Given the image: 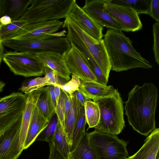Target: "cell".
I'll use <instances>...</instances> for the list:
<instances>
[{
	"label": "cell",
	"mask_w": 159,
	"mask_h": 159,
	"mask_svg": "<svg viewBox=\"0 0 159 159\" xmlns=\"http://www.w3.org/2000/svg\"><path fill=\"white\" fill-rule=\"evenodd\" d=\"M65 61L70 73L78 77L82 82H98L88 65L85 56L74 46L71 45L70 49L66 53Z\"/></svg>",
	"instance_id": "7c38bea8"
},
{
	"label": "cell",
	"mask_w": 159,
	"mask_h": 159,
	"mask_svg": "<svg viewBox=\"0 0 159 159\" xmlns=\"http://www.w3.org/2000/svg\"><path fill=\"white\" fill-rule=\"evenodd\" d=\"M3 0H0V18L1 17Z\"/></svg>",
	"instance_id": "f6af8a7d"
},
{
	"label": "cell",
	"mask_w": 159,
	"mask_h": 159,
	"mask_svg": "<svg viewBox=\"0 0 159 159\" xmlns=\"http://www.w3.org/2000/svg\"><path fill=\"white\" fill-rule=\"evenodd\" d=\"M22 118L0 135V159H17L22 152L18 149Z\"/></svg>",
	"instance_id": "5bb4252c"
},
{
	"label": "cell",
	"mask_w": 159,
	"mask_h": 159,
	"mask_svg": "<svg viewBox=\"0 0 159 159\" xmlns=\"http://www.w3.org/2000/svg\"><path fill=\"white\" fill-rule=\"evenodd\" d=\"M27 95L14 92L0 99V135L10 128L22 116Z\"/></svg>",
	"instance_id": "ba28073f"
},
{
	"label": "cell",
	"mask_w": 159,
	"mask_h": 159,
	"mask_svg": "<svg viewBox=\"0 0 159 159\" xmlns=\"http://www.w3.org/2000/svg\"><path fill=\"white\" fill-rule=\"evenodd\" d=\"M2 58L0 57V65L2 61Z\"/></svg>",
	"instance_id": "bcb514c9"
},
{
	"label": "cell",
	"mask_w": 159,
	"mask_h": 159,
	"mask_svg": "<svg viewBox=\"0 0 159 159\" xmlns=\"http://www.w3.org/2000/svg\"><path fill=\"white\" fill-rule=\"evenodd\" d=\"M65 20L81 39L108 80L111 68L104 39H102L99 41L91 37L83 31L70 16H68Z\"/></svg>",
	"instance_id": "9c48e42d"
},
{
	"label": "cell",
	"mask_w": 159,
	"mask_h": 159,
	"mask_svg": "<svg viewBox=\"0 0 159 159\" xmlns=\"http://www.w3.org/2000/svg\"><path fill=\"white\" fill-rule=\"evenodd\" d=\"M66 32L64 30L60 34L39 40L10 39L1 43L3 46L17 52L34 54L47 52L63 54L66 53L71 48L70 43L66 37H65Z\"/></svg>",
	"instance_id": "5b68a950"
},
{
	"label": "cell",
	"mask_w": 159,
	"mask_h": 159,
	"mask_svg": "<svg viewBox=\"0 0 159 159\" xmlns=\"http://www.w3.org/2000/svg\"><path fill=\"white\" fill-rule=\"evenodd\" d=\"M128 159L127 158H126V159Z\"/></svg>",
	"instance_id": "c3c4849f"
},
{
	"label": "cell",
	"mask_w": 159,
	"mask_h": 159,
	"mask_svg": "<svg viewBox=\"0 0 159 159\" xmlns=\"http://www.w3.org/2000/svg\"><path fill=\"white\" fill-rule=\"evenodd\" d=\"M50 121L40 113L36 106L27 131L24 150L27 149L34 142L40 133L47 126Z\"/></svg>",
	"instance_id": "d6986e66"
},
{
	"label": "cell",
	"mask_w": 159,
	"mask_h": 159,
	"mask_svg": "<svg viewBox=\"0 0 159 159\" xmlns=\"http://www.w3.org/2000/svg\"><path fill=\"white\" fill-rule=\"evenodd\" d=\"M4 50L3 46L2 45L1 41H0V57L2 58L4 54Z\"/></svg>",
	"instance_id": "7bdbcfd3"
},
{
	"label": "cell",
	"mask_w": 159,
	"mask_h": 159,
	"mask_svg": "<svg viewBox=\"0 0 159 159\" xmlns=\"http://www.w3.org/2000/svg\"><path fill=\"white\" fill-rule=\"evenodd\" d=\"M28 23L25 20H18L6 25H0V41L1 42L14 39L22 27Z\"/></svg>",
	"instance_id": "484cf974"
},
{
	"label": "cell",
	"mask_w": 159,
	"mask_h": 159,
	"mask_svg": "<svg viewBox=\"0 0 159 159\" xmlns=\"http://www.w3.org/2000/svg\"><path fill=\"white\" fill-rule=\"evenodd\" d=\"M114 89L112 85L107 86L96 82L88 81L82 82L78 90L89 100L93 101L109 94Z\"/></svg>",
	"instance_id": "ffe728a7"
},
{
	"label": "cell",
	"mask_w": 159,
	"mask_h": 159,
	"mask_svg": "<svg viewBox=\"0 0 159 159\" xmlns=\"http://www.w3.org/2000/svg\"><path fill=\"white\" fill-rule=\"evenodd\" d=\"M52 85L48 76L45 75L43 77L27 79L22 82L19 89L26 94L44 87Z\"/></svg>",
	"instance_id": "f1b7e54d"
},
{
	"label": "cell",
	"mask_w": 159,
	"mask_h": 159,
	"mask_svg": "<svg viewBox=\"0 0 159 159\" xmlns=\"http://www.w3.org/2000/svg\"><path fill=\"white\" fill-rule=\"evenodd\" d=\"M62 24L63 22L59 20L28 23L13 39L34 41L46 39L62 33L64 30L56 32L62 27Z\"/></svg>",
	"instance_id": "30bf717a"
},
{
	"label": "cell",
	"mask_w": 159,
	"mask_h": 159,
	"mask_svg": "<svg viewBox=\"0 0 159 159\" xmlns=\"http://www.w3.org/2000/svg\"><path fill=\"white\" fill-rule=\"evenodd\" d=\"M69 159H98L86 133L75 149L70 152Z\"/></svg>",
	"instance_id": "7402d4cb"
},
{
	"label": "cell",
	"mask_w": 159,
	"mask_h": 159,
	"mask_svg": "<svg viewBox=\"0 0 159 159\" xmlns=\"http://www.w3.org/2000/svg\"><path fill=\"white\" fill-rule=\"evenodd\" d=\"M158 90L152 83L136 85L128 93L125 114L129 125L141 134L148 136L156 128L155 114Z\"/></svg>",
	"instance_id": "6da1fadb"
},
{
	"label": "cell",
	"mask_w": 159,
	"mask_h": 159,
	"mask_svg": "<svg viewBox=\"0 0 159 159\" xmlns=\"http://www.w3.org/2000/svg\"><path fill=\"white\" fill-rule=\"evenodd\" d=\"M104 41L111 69L121 72L137 68L150 69L152 66L134 48L129 38L121 31L109 29Z\"/></svg>",
	"instance_id": "7a4b0ae2"
},
{
	"label": "cell",
	"mask_w": 159,
	"mask_h": 159,
	"mask_svg": "<svg viewBox=\"0 0 159 159\" xmlns=\"http://www.w3.org/2000/svg\"><path fill=\"white\" fill-rule=\"evenodd\" d=\"M81 83V81L78 77L72 74L71 79L65 84L62 85L54 84L53 85L59 87L63 91L71 96L74 92L78 90Z\"/></svg>",
	"instance_id": "d6a6232c"
},
{
	"label": "cell",
	"mask_w": 159,
	"mask_h": 159,
	"mask_svg": "<svg viewBox=\"0 0 159 159\" xmlns=\"http://www.w3.org/2000/svg\"><path fill=\"white\" fill-rule=\"evenodd\" d=\"M79 27L93 39L100 41L104 36L103 27L89 17L76 3L74 5L69 16Z\"/></svg>",
	"instance_id": "9a60e30c"
},
{
	"label": "cell",
	"mask_w": 159,
	"mask_h": 159,
	"mask_svg": "<svg viewBox=\"0 0 159 159\" xmlns=\"http://www.w3.org/2000/svg\"><path fill=\"white\" fill-rule=\"evenodd\" d=\"M55 113L60 121L64 133L65 120V108L64 92L61 89L60 96L55 108Z\"/></svg>",
	"instance_id": "836d02e7"
},
{
	"label": "cell",
	"mask_w": 159,
	"mask_h": 159,
	"mask_svg": "<svg viewBox=\"0 0 159 159\" xmlns=\"http://www.w3.org/2000/svg\"><path fill=\"white\" fill-rule=\"evenodd\" d=\"M85 114L89 128L95 127L98 124L100 118V111L97 104L89 100L84 105Z\"/></svg>",
	"instance_id": "83f0119b"
},
{
	"label": "cell",
	"mask_w": 159,
	"mask_h": 159,
	"mask_svg": "<svg viewBox=\"0 0 159 159\" xmlns=\"http://www.w3.org/2000/svg\"><path fill=\"white\" fill-rule=\"evenodd\" d=\"M2 59L15 75L27 77L44 74V66L34 53L10 51L4 53Z\"/></svg>",
	"instance_id": "52a82bcc"
},
{
	"label": "cell",
	"mask_w": 159,
	"mask_h": 159,
	"mask_svg": "<svg viewBox=\"0 0 159 159\" xmlns=\"http://www.w3.org/2000/svg\"><path fill=\"white\" fill-rule=\"evenodd\" d=\"M51 143L65 159H69L70 152V148L58 120L57 129Z\"/></svg>",
	"instance_id": "4316f807"
},
{
	"label": "cell",
	"mask_w": 159,
	"mask_h": 159,
	"mask_svg": "<svg viewBox=\"0 0 159 159\" xmlns=\"http://www.w3.org/2000/svg\"><path fill=\"white\" fill-rule=\"evenodd\" d=\"M148 14L150 15L156 22H159V0H151Z\"/></svg>",
	"instance_id": "d590c367"
},
{
	"label": "cell",
	"mask_w": 159,
	"mask_h": 159,
	"mask_svg": "<svg viewBox=\"0 0 159 159\" xmlns=\"http://www.w3.org/2000/svg\"><path fill=\"white\" fill-rule=\"evenodd\" d=\"M64 93V105L65 108V119L70 113L72 106V100L71 96L63 91Z\"/></svg>",
	"instance_id": "74e56055"
},
{
	"label": "cell",
	"mask_w": 159,
	"mask_h": 159,
	"mask_svg": "<svg viewBox=\"0 0 159 159\" xmlns=\"http://www.w3.org/2000/svg\"><path fill=\"white\" fill-rule=\"evenodd\" d=\"M153 38V50L154 59L157 63L159 65V22H156L152 25Z\"/></svg>",
	"instance_id": "e575fe53"
},
{
	"label": "cell",
	"mask_w": 159,
	"mask_h": 159,
	"mask_svg": "<svg viewBox=\"0 0 159 159\" xmlns=\"http://www.w3.org/2000/svg\"><path fill=\"white\" fill-rule=\"evenodd\" d=\"M31 1L32 0H3L1 17L9 16L12 21L18 20L24 14Z\"/></svg>",
	"instance_id": "44dd1931"
},
{
	"label": "cell",
	"mask_w": 159,
	"mask_h": 159,
	"mask_svg": "<svg viewBox=\"0 0 159 159\" xmlns=\"http://www.w3.org/2000/svg\"><path fill=\"white\" fill-rule=\"evenodd\" d=\"M151 0H112L111 2L129 7L139 14H147Z\"/></svg>",
	"instance_id": "f546056e"
},
{
	"label": "cell",
	"mask_w": 159,
	"mask_h": 159,
	"mask_svg": "<svg viewBox=\"0 0 159 159\" xmlns=\"http://www.w3.org/2000/svg\"><path fill=\"white\" fill-rule=\"evenodd\" d=\"M66 53L61 54L47 52L35 54L44 66L49 67L54 71L58 76L68 81L70 79V74L67 68L65 62Z\"/></svg>",
	"instance_id": "e0dca14e"
},
{
	"label": "cell",
	"mask_w": 159,
	"mask_h": 159,
	"mask_svg": "<svg viewBox=\"0 0 159 159\" xmlns=\"http://www.w3.org/2000/svg\"><path fill=\"white\" fill-rule=\"evenodd\" d=\"M36 106L40 113L49 120L55 113V108L53 105L47 86L43 87Z\"/></svg>",
	"instance_id": "603a6c76"
},
{
	"label": "cell",
	"mask_w": 159,
	"mask_h": 159,
	"mask_svg": "<svg viewBox=\"0 0 159 159\" xmlns=\"http://www.w3.org/2000/svg\"><path fill=\"white\" fill-rule=\"evenodd\" d=\"M159 149V129L156 128L146 139L141 148L128 159H156Z\"/></svg>",
	"instance_id": "ac0fdd59"
},
{
	"label": "cell",
	"mask_w": 159,
	"mask_h": 159,
	"mask_svg": "<svg viewBox=\"0 0 159 159\" xmlns=\"http://www.w3.org/2000/svg\"><path fill=\"white\" fill-rule=\"evenodd\" d=\"M76 2L75 0H32L30 6L18 20L32 23L65 19Z\"/></svg>",
	"instance_id": "277c9868"
},
{
	"label": "cell",
	"mask_w": 159,
	"mask_h": 159,
	"mask_svg": "<svg viewBox=\"0 0 159 159\" xmlns=\"http://www.w3.org/2000/svg\"><path fill=\"white\" fill-rule=\"evenodd\" d=\"M43 87L27 94L26 104L23 110L19 136L18 149L22 151L33 113Z\"/></svg>",
	"instance_id": "2e32d148"
},
{
	"label": "cell",
	"mask_w": 159,
	"mask_h": 159,
	"mask_svg": "<svg viewBox=\"0 0 159 159\" xmlns=\"http://www.w3.org/2000/svg\"><path fill=\"white\" fill-rule=\"evenodd\" d=\"M81 106H84L89 100L78 90L74 92L71 95Z\"/></svg>",
	"instance_id": "f35d334b"
},
{
	"label": "cell",
	"mask_w": 159,
	"mask_h": 159,
	"mask_svg": "<svg viewBox=\"0 0 159 159\" xmlns=\"http://www.w3.org/2000/svg\"><path fill=\"white\" fill-rule=\"evenodd\" d=\"M87 60L88 65L96 77L98 82L101 84L107 85L108 80H107L96 61L89 52L87 53L85 55Z\"/></svg>",
	"instance_id": "1f68e13d"
},
{
	"label": "cell",
	"mask_w": 159,
	"mask_h": 159,
	"mask_svg": "<svg viewBox=\"0 0 159 159\" xmlns=\"http://www.w3.org/2000/svg\"><path fill=\"white\" fill-rule=\"evenodd\" d=\"M5 85L4 83L0 80V92L2 91Z\"/></svg>",
	"instance_id": "ee69618b"
},
{
	"label": "cell",
	"mask_w": 159,
	"mask_h": 159,
	"mask_svg": "<svg viewBox=\"0 0 159 159\" xmlns=\"http://www.w3.org/2000/svg\"><path fill=\"white\" fill-rule=\"evenodd\" d=\"M93 101L97 104L100 111L99 121L95 130L116 135L120 134L125 125L123 102L118 89Z\"/></svg>",
	"instance_id": "3957f363"
},
{
	"label": "cell",
	"mask_w": 159,
	"mask_h": 159,
	"mask_svg": "<svg viewBox=\"0 0 159 159\" xmlns=\"http://www.w3.org/2000/svg\"><path fill=\"white\" fill-rule=\"evenodd\" d=\"M44 74L48 76L52 85L57 84L58 76L54 71L47 66H44Z\"/></svg>",
	"instance_id": "8d00e7d4"
},
{
	"label": "cell",
	"mask_w": 159,
	"mask_h": 159,
	"mask_svg": "<svg viewBox=\"0 0 159 159\" xmlns=\"http://www.w3.org/2000/svg\"><path fill=\"white\" fill-rule=\"evenodd\" d=\"M47 86L48 88L50 96L52 100L53 105L56 108L57 104L54 91V85H50Z\"/></svg>",
	"instance_id": "ab89813d"
},
{
	"label": "cell",
	"mask_w": 159,
	"mask_h": 159,
	"mask_svg": "<svg viewBox=\"0 0 159 159\" xmlns=\"http://www.w3.org/2000/svg\"><path fill=\"white\" fill-rule=\"evenodd\" d=\"M12 22L11 18L8 16H3L0 18V25H6Z\"/></svg>",
	"instance_id": "60d3db41"
},
{
	"label": "cell",
	"mask_w": 159,
	"mask_h": 159,
	"mask_svg": "<svg viewBox=\"0 0 159 159\" xmlns=\"http://www.w3.org/2000/svg\"><path fill=\"white\" fill-rule=\"evenodd\" d=\"M61 159H65L64 157H62Z\"/></svg>",
	"instance_id": "7dc6e473"
},
{
	"label": "cell",
	"mask_w": 159,
	"mask_h": 159,
	"mask_svg": "<svg viewBox=\"0 0 159 159\" xmlns=\"http://www.w3.org/2000/svg\"><path fill=\"white\" fill-rule=\"evenodd\" d=\"M54 91L56 98L57 104L60 96L61 89L59 87L57 86L54 85Z\"/></svg>",
	"instance_id": "b9f144b4"
},
{
	"label": "cell",
	"mask_w": 159,
	"mask_h": 159,
	"mask_svg": "<svg viewBox=\"0 0 159 159\" xmlns=\"http://www.w3.org/2000/svg\"><path fill=\"white\" fill-rule=\"evenodd\" d=\"M108 0H86L83 10L100 25L109 29L125 31L124 28L104 9V5Z\"/></svg>",
	"instance_id": "4fadbf2b"
},
{
	"label": "cell",
	"mask_w": 159,
	"mask_h": 159,
	"mask_svg": "<svg viewBox=\"0 0 159 159\" xmlns=\"http://www.w3.org/2000/svg\"><path fill=\"white\" fill-rule=\"evenodd\" d=\"M88 135L90 144L98 159L127 158V143L116 135L95 130Z\"/></svg>",
	"instance_id": "8992f818"
},
{
	"label": "cell",
	"mask_w": 159,
	"mask_h": 159,
	"mask_svg": "<svg viewBox=\"0 0 159 159\" xmlns=\"http://www.w3.org/2000/svg\"><path fill=\"white\" fill-rule=\"evenodd\" d=\"M72 106L71 111L65 119L64 134L70 149L72 144V135L80 107L83 106L71 96Z\"/></svg>",
	"instance_id": "cb8c5ba5"
},
{
	"label": "cell",
	"mask_w": 159,
	"mask_h": 159,
	"mask_svg": "<svg viewBox=\"0 0 159 159\" xmlns=\"http://www.w3.org/2000/svg\"><path fill=\"white\" fill-rule=\"evenodd\" d=\"M108 0L104 5L105 11L120 24L125 31L134 32L140 30L142 24L139 14L133 9L111 2Z\"/></svg>",
	"instance_id": "8fae6325"
},
{
	"label": "cell",
	"mask_w": 159,
	"mask_h": 159,
	"mask_svg": "<svg viewBox=\"0 0 159 159\" xmlns=\"http://www.w3.org/2000/svg\"><path fill=\"white\" fill-rule=\"evenodd\" d=\"M58 121L57 117L55 113L47 126L40 133L35 140L52 143L57 129Z\"/></svg>",
	"instance_id": "4dcf8cb0"
},
{
	"label": "cell",
	"mask_w": 159,
	"mask_h": 159,
	"mask_svg": "<svg viewBox=\"0 0 159 159\" xmlns=\"http://www.w3.org/2000/svg\"><path fill=\"white\" fill-rule=\"evenodd\" d=\"M87 123L84 106H82L80 110L72 135V144L70 148V152L73 150L86 133L85 128Z\"/></svg>",
	"instance_id": "d4e9b609"
}]
</instances>
